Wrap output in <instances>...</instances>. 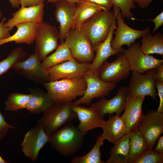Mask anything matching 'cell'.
<instances>
[{"mask_svg":"<svg viewBox=\"0 0 163 163\" xmlns=\"http://www.w3.org/2000/svg\"><path fill=\"white\" fill-rule=\"evenodd\" d=\"M155 69L156 72L155 78L156 80L163 82V64L159 65Z\"/></svg>","mask_w":163,"mask_h":163,"instance_id":"60d3db41","label":"cell"},{"mask_svg":"<svg viewBox=\"0 0 163 163\" xmlns=\"http://www.w3.org/2000/svg\"><path fill=\"white\" fill-rule=\"evenodd\" d=\"M84 0H78V2H79V3H80V2H81L83 1Z\"/></svg>","mask_w":163,"mask_h":163,"instance_id":"7dc6e473","label":"cell"},{"mask_svg":"<svg viewBox=\"0 0 163 163\" xmlns=\"http://www.w3.org/2000/svg\"><path fill=\"white\" fill-rule=\"evenodd\" d=\"M30 97L25 108L34 114L43 113L53 104L47 93L37 88L29 89Z\"/></svg>","mask_w":163,"mask_h":163,"instance_id":"cb8c5ba5","label":"cell"},{"mask_svg":"<svg viewBox=\"0 0 163 163\" xmlns=\"http://www.w3.org/2000/svg\"><path fill=\"white\" fill-rule=\"evenodd\" d=\"M90 62H79L74 58L47 69L49 82L62 79H73L84 78L88 71Z\"/></svg>","mask_w":163,"mask_h":163,"instance_id":"7c38bea8","label":"cell"},{"mask_svg":"<svg viewBox=\"0 0 163 163\" xmlns=\"http://www.w3.org/2000/svg\"><path fill=\"white\" fill-rule=\"evenodd\" d=\"M113 6L116 11V20L117 25L116 30L113 33L115 37L111 42V46L113 49H123L122 46L124 45H126L129 47L137 39L150 32L149 27L142 30L135 29L129 27L125 23L120 8Z\"/></svg>","mask_w":163,"mask_h":163,"instance_id":"52a82bcc","label":"cell"},{"mask_svg":"<svg viewBox=\"0 0 163 163\" xmlns=\"http://www.w3.org/2000/svg\"><path fill=\"white\" fill-rule=\"evenodd\" d=\"M131 132L128 131L114 144L106 163H128L130 153Z\"/></svg>","mask_w":163,"mask_h":163,"instance_id":"d4e9b609","label":"cell"},{"mask_svg":"<svg viewBox=\"0 0 163 163\" xmlns=\"http://www.w3.org/2000/svg\"><path fill=\"white\" fill-rule=\"evenodd\" d=\"M50 139L42 126L37 123L24 136L21 146L24 155L33 161L37 159L41 149L47 143Z\"/></svg>","mask_w":163,"mask_h":163,"instance_id":"9a60e30c","label":"cell"},{"mask_svg":"<svg viewBox=\"0 0 163 163\" xmlns=\"http://www.w3.org/2000/svg\"><path fill=\"white\" fill-rule=\"evenodd\" d=\"M102 128L103 132L101 135L103 138L113 144L129 131L121 116L118 114L110 116L105 121Z\"/></svg>","mask_w":163,"mask_h":163,"instance_id":"7402d4cb","label":"cell"},{"mask_svg":"<svg viewBox=\"0 0 163 163\" xmlns=\"http://www.w3.org/2000/svg\"><path fill=\"white\" fill-rule=\"evenodd\" d=\"M140 48L145 55L154 53L163 55V35L160 32L154 35L150 33L143 37Z\"/></svg>","mask_w":163,"mask_h":163,"instance_id":"4316f807","label":"cell"},{"mask_svg":"<svg viewBox=\"0 0 163 163\" xmlns=\"http://www.w3.org/2000/svg\"><path fill=\"white\" fill-rule=\"evenodd\" d=\"M157 145L154 149L157 152L163 155V135H161L157 141Z\"/></svg>","mask_w":163,"mask_h":163,"instance_id":"b9f144b4","label":"cell"},{"mask_svg":"<svg viewBox=\"0 0 163 163\" xmlns=\"http://www.w3.org/2000/svg\"><path fill=\"white\" fill-rule=\"evenodd\" d=\"M62 0H48L46 3H56L57 1ZM67 1L69 2L74 4H78L79 3L78 0H62Z\"/></svg>","mask_w":163,"mask_h":163,"instance_id":"f6af8a7d","label":"cell"},{"mask_svg":"<svg viewBox=\"0 0 163 163\" xmlns=\"http://www.w3.org/2000/svg\"><path fill=\"white\" fill-rule=\"evenodd\" d=\"M27 52L21 47L14 48L7 57L0 61V76L6 73L18 62L25 59Z\"/></svg>","mask_w":163,"mask_h":163,"instance_id":"4dcf8cb0","label":"cell"},{"mask_svg":"<svg viewBox=\"0 0 163 163\" xmlns=\"http://www.w3.org/2000/svg\"><path fill=\"white\" fill-rule=\"evenodd\" d=\"M84 1L94 3L107 10H110L113 5L112 0H84Z\"/></svg>","mask_w":163,"mask_h":163,"instance_id":"74e56055","label":"cell"},{"mask_svg":"<svg viewBox=\"0 0 163 163\" xmlns=\"http://www.w3.org/2000/svg\"><path fill=\"white\" fill-rule=\"evenodd\" d=\"M155 86L160 99L159 106L157 111L163 112V82L156 80Z\"/></svg>","mask_w":163,"mask_h":163,"instance_id":"8d00e7d4","label":"cell"},{"mask_svg":"<svg viewBox=\"0 0 163 163\" xmlns=\"http://www.w3.org/2000/svg\"><path fill=\"white\" fill-rule=\"evenodd\" d=\"M140 46L139 43L135 42L123 52L127 60L130 71L144 73L163 64L162 59H157L152 55L144 54L141 50Z\"/></svg>","mask_w":163,"mask_h":163,"instance_id":"9c48e42d","label":"cell"},{"mask_svg":"<svg viewBox=\"0 0 163 163\" xmlns=\"http://www.w3.org/2000/svg\"><path fill=\"white\" fill-rule=\"evenodd\" d=\"M113 6L120 8L123 18L133 20V15L131 10L136 8L133 0H112Z\"/></svg>","mask_w":163,"mask_h":163,"instance_id":"836d02e7","label":"cell"},{"mask_svg":"<svg viewBox=\"0 0 163 163\" xmlns=\"http://www.w3.org/2000/svg\"><path fill=\"white\" fill-rule=\"evenodd\" d=\"M145 98V97L128 93L125 111L121 117L131 133L139 130L144 116L142 106Z\"/></svg>","mask_w":163,"mask_h":163,"instance_id":"2e32d148","label":"cell"},{"mask_svg":"<svg viewBox=\"0 0 163 163\" xmlns=\"http://www.w3.org/2000/svg\"><path fill=\"white\" fill-rule=\"evenodd\" d=\"M87 84L84 95L72 102L74 104L89 105L94 98L103 97L108 95L116 87L115 83L105 82L99 77L98 70L88 71L84 77Z\"/></svg>","mask_w":163,"mask_h":163,"instance_id":"8992f818","label":"cell"},{"mask_svg":"<svg viewBox=\"0 0 163 163\" xmlns=\"http://www.w3.org/2000/svg\"><path fill=\"white\" fill-rule=\"evenodd\" d=\"M115 15L113 11L103 10L81 26L79 30L90 41L93 48L107 37Z\"/></svg>","mask_w":163,"mask_h":163,"instance_id":"3957f363","label":"cell"},{"mask_svg":"<svg viewBox=\"0 0 163 163\" xmlns=\"http://www.w3.org/2000/svg\"><path fill=\"white\" fill-rule=\"evenodd\" d=\"M2 11L0 12V39H5L10 37L11 35L10 32L11 31L5 25V22L6 19V17L2 18Z\"/></svg>","mask_w":163,"mask_h":163,"instance_id":"d590c367","label":"cell"},{"mask_svg":"<svg viewBox=\"0 0 163 163\" xmlns=\"http://www.w3.org/2000/svg\"><path fill=\"white\" fill-rule=\"evenodd\" d=\"M9 162L3 159L0 155V163H8Z\"/></svg>","mask_w":163,"mask_h":163,"instance_id":"bcb514c9","label":"cell"},{"mask_svg":"<svg viewBox=\"0 0 163 163\" xmlns=\"http://www.w3.org/2000/svg\"><path fill=\"white\" fill-rule=\"evenodd\" d=\"M65 41L75 60L84 63L94 61L95 55L91 43L79 30L71 28Z\"/></svg>","mask_w":163,"mask_h":163,"instance_id":"ba28073f","label":"cell"},{"mask_svg":"<svg viewBox=\"0 0 163 163\" xmlns=\"http://www.w3.org/2000/svg\"><path fill=\"white\" fill-rule=\"evenodd\" d=\"M156 72L155 68L148 70L144 74L132 71L130 83L127 87L128 93L145 97L149 96L157 101L155 78Z\"/></svg>","mask_w":163,"mask_h":163,"instance_id":"30bf717a","label":"cell"},{"mask_svg":"<svg viewBox=\"0 0 163 163\" xmlns=\"http://www.w3.org/2000/svg\"><path fill=\"white\" fill-rule=\"evenodd\" d=\"M104 139L101 134L97 138L93 148L88 153L82 156H76L71 160L72 163H104L101 159V147L104 144Z\"/></svg>","mask_w":163,"mask_h":163,"instance_id":"f1b7e54d","label":"cell"},{"mask_svg":"<svg viewBox=\"0 0 163 163\" xmlns=\"http://www.w3.org/2000/svg\"><path fill=\"white\" fill-rule=\"evenodd\" d=\"M84 139L78 128L70 121L55 131L48 142L50 147L61 155H74L82 146Z\"/></svg>","mask_w":163,"mask_h":163,"instance_id":"6da1fadb","label":"cell"},{"mask_svg":"<svg viewBox=\"0 0 163 163\" xmlns=\"http://www.w3.org/2000/svg\"><path fill=\"white\" fill-rule=\"evenodd\" d=\"M54 14L56 21L59 24V40L65 41L73 23V17L77 8L76 4L65 0H59L55 3Z\"/></svg>","mask_w":163,"mask_h":163,"instance_id":"ac0fdd59","label":"cell"},{"mask_svg":"<svg viewBox=\"0 0 163 163\" xmlns=\"http://www.w3.org/2000/svg\"><path fill=\"white\" fill-rule=\"evenodd\" d=\"M73 58L69 49L64 41L61 42L54 53L47 56L42 61L41 64L43 68L47 69Z\"/></svg>","mask_w":163,"mask_h":163,"instance_id":"83f0119b","label":"cell"},{"mask_svg":"<svg viewBox=\"0 0 163 163\" xmlns=\"http://www.w3.org/2000/svg\"><path fill=\"white\" fill-rule=\"evenodd\" d=\"M73 17L72 28L79 30L81 26L98 12L106 9L94 3L83 1L79 3Z\"/></svg>","mask_w":163,"mask_h":163,"instance_id":"484cf974","label":"cell"},{"mask_svg":"<svg viewBox=\"0 0 163 163\" xmlns=\"http://www.w3.org/2000/svg\"><path fill=\"white\" fill-rule=\"evenodd\" d=\"M163 155L148 148L132 163H162Z\"/></svg>","mask_w":163,"mask_h":163,"instance_id":"d6a6232c","label":"cell"},{"mask_svg":"<svg viewBox=\"0 0 163 163\" xmlns=\"http://www.w3.org/2000/svg\"><path fill=\"white\" fill-rule=\"evenodd\" d=\"M59 31L57 27L42 21L39 23L35 39L34 53L42 61L59 46Z\"/></svg>","mask_w":163,"mask_h":163,"instance_id":"5b68a950","label":"cell"},{"mask_svg":"<svg viewBox=\"0 0 163 163\" xmlns=\"http://www.w3.org/2000/svg\"><path fill=\"white\" fill-rule=\"evenodd\" d=\"M30 96V94H25L18 92L10 94L5 102V110L13 112L25 109Z\"/></svg>","mask_w":163,"mask_h":163,"instance_id":"1f68e13d","label":"cell"},{"mask_svg":"<svg viewBox=\"0 0 163 163\" xmlns=\"http://www.w3.org/2000/svg\"><path fill=\"white\" fill-rule=\"evenodd\" d=\"M10 128L15 129L16 127L9 125L6 122L4 115L0 110V140L6 136L8 129Z\"/></svg>","mask_w":163,"mask_h":163,"instance_id":"e575fe53","label":"cell"},{"mask_svg":"<svg viewBox=\"0 0 163 163\" xmlns=\"http://www.w3.org/2000/svg\"><path fill=\"white\" fill-rule=\"evenodd\" d=\"M146 21H152L155 25L152 34L155 33L159 27L163 24V12H161L160 14L157 15L154 19H149L144 20Z\"/></svg>","mask_w":163,"mask_h":163,"instance_id":"f35d334b","label":"cell"},{"mask_svg":"<svg viewBox=\"0 0 163 163\" xmlns=\"http://www.w3.org/2000/svg\"><path fill=\"white\" fill-rule=\"evenodd\" d=\"M45 0H19L20 5L25 7L36 6L44 3Z\"/></svg>","mask_w":163,"mask_h":163,"instance_id":"ab89813d","label":"cell"},{"mask_svg":"<svg viewBox=\"0 0 163 163\" xmlns=\"http://www.w3.org/2000/svg\"><path fill=\"white\" fill-rule=\"evenodd\" d=\"M44 4L36 6H21L17 11L12 14V17L5 23V25L11 30L18 24L27 22L40 23L43 21Z\"/></svg>","mask_w":163,"mask_h":163,"instance_id":"44dd1931","label":"cell"},{"mask_svg":"<svg viewBox=\"0 0 163 163\" xmlns=\"http://www.w3.org/2000/svg\"><path fill=\"white\" fill-rule=\"evenodd\" d=\"M139 130L145 139L148 147L153 148L163 133V112L153 110L144 116Z\"/></svg>","mask_w":163,"mask_h":163,"instance_id":"5bb4252c","label":"cell"},{"mask_svg":"<svg viewBox=\"0 0 163 163\" xmlns=\"http://www.w3.org/2000/svg\"><path fill=\"white\" fill-rule=\"evenodd\" d=\"M19 75L34 83L41 84L49 82V73L34 53L15 64L12 68Z\"/></svg>","mask_w":163,"mask_h":163,"instance_id":"8fae6325","label":"cell"},{"mask_svg":"<svg viewBox=\"0 0 163 163\" xmlns=\"http://www.w3.org/2000/svg\"><path fill=\"white\" fill-rule=\"evenodd\" d=\"M11 6L13 8H19L20 6L19 0H8Z\"/></svg>","mask_w":163,"mask_h":163,"instance_id":"ee69618b","label":"cell"},{"mask_svg":"<svg viewBox=\"0 0 163 163\" xmlns=\"http://www.w3.org/2000/svg\"><path fill=\"white\" fill-rule=\"evenodd\" d=\"M113 11L115 15L111 24L109 34L106 38L102 42L93 48L96 55L94 61L90 66L88 71H92L98 70L101 65L109 57L114 55H118L122 53L124 49H114L111 46V42L113 39L114 31L117 27L116 20V11L114 9Z\"/></svg>","mask_w":163,"mask_h":163,"instance_id":"d6986e66","label":"cell"},{"mask_svg":"<svg viewBox=\"0 0 163 163\" xmlns=\"http://www.w3.org/2000/svg\"><path fill=\"white\" fill-rule=\"evenodd\" d=\"M53 104L72 101L77 97L82 96L87 88L84 78L62 79L42 84Z\"/></svg>","mask_w":163,"mask_h":163,"instance_id":"7a4b0ae2","label":"cell"},{"mask_svg":"<svg viewBox=\"0 0 163 163\" xmlns=\"http://www.w3.org/2000/svg\"><path fill=\"white\" fill-rule=\"evenodd\" d=\"M72 103L71 101L53 104L38 120L37 123L41 125L49 136L77 117L76 114L71 109Z\"/></svg>","mask_w":163,"mask_h":163,"instance_id":"277c9868","label":"cell"},{"mask_svg":"<svg viewBox=\"0 0 163 163\" xmlns=\"http://www.w3.org/2000/svg\"><path fill=\"white\" fill-rule=\"evenodd\" d=\"M131 133L128 163H132L133 160L149 148L139 130H137Z\"/></svg>","mask_w":163,"mask_h":163,"instance_id":"f546056e","label":"cell"},{"mask_svg":"<svg viewBox=\"0 0 163 163\" xmlns=\"http://www.w3.org/2000/svg\"><path fill=\"white\" fill-rule=\"evenodd\" d=\"M118 55L115 61L109 62L106 60L98 69L99 77L103 81L116 84L129 75L130 70L125 56L123 53Z\"/></svg>","mask_w":163,"mask_h":163,"instance_id":"4fadbf2b","label":"cell"},{"mask_svg":"<svg viewBox=\"0 0 163 163\" xmlns=\"http://www.w3.org/2000/svg\"><path fill=\"white\" fill-rule=\"evenodd\" d=\"M154 0H133L134 2L137 3V5L141 8H147Z\"/></svg>","mask_w":163,"mask_h":163,"instance_id":"7bdbcfd3","label":"cell"},{"mask_svg":"<svg viewBox=\"0 0 163 163\" xmlns=\"http://www.w3.org/2000/svg\"><path fill=\"white\" fill-rule=\"evenodd\" d=\"M127 95V87H123L118 90L114 97L109 99L102 98L90 107L97 109L103 117L107 114L120 115L124 109Z\"/></svg>","mask_w":163,"mask_h":163,"instance_id":"ffe728a7","label":"cell"},{"mask_svg":"<svg viewBox=\"0 0 163 163\" xmlns=\"http://www.w3.org/2000/svg\"><path fill=\"white\" fill-rule=\"evenodd\" d=\"M39 23L27 22L18 24L16 26L17 31L14 34L7 38L0 39V46L13 41L16 43L32 44L35 40Z\"/></svg>","mask_w":163,"mask_h":163,"instance_id":"603a6c76","label":"cell"},{"mask_svg":"<svg viewBox=\"0 0 163 163\" xmlns=\"http://www.w3.org/2000/svg\"><path fill=\"white\" fill-rule=\"evenodd\" d=\"M71 109L80 121L78 128L82 135L85 136L93 129L102 128L105 120L96 108L82 107L72 103Z\"/></svg>","mask_w":163,"mask_h":163,"instance_id":"e0dca14e","label":"cell"}]
</instances>
